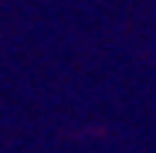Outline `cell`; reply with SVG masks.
Segmentation results:
<instances>
[]
</instances>
